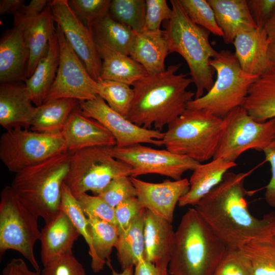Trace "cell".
<instances>
[{"mask_svg":"<svg viewBox=\"0 0 275 275\" xmlns=\"http://www.w3.org/2000/svg\"><path fill=\"white\" fill-rule=\"evenodd\" d=\"M251 172H228L221 182L195 205L228 249H239L248 241L272 231L275 226V213L260 219L249 209L244 182Z\"/></svg>","mask_w":275,"mask_h":275,"instance_id":"6da1fadb","label":"cell"},{"mask_svg":"<svg viewBox=\"0 0 275 275\" xmlns=\"http://www.w3.org/2000/svg\"><path fill=\"white\" fill-rule=\"evenodd\" d=\"M179 63L162 72L148 75L132 86L134 97L127 119L147 129L161 131L186 109L195 93L187 90L193 83L183 73H177Z\"/></svg>","mask_w":275,"mask_h":275,"instance_id":"7a4b0ae2","label":"cell"},{"mask_svg":"<svg viewBox=\"0 0 275 275\" xmlns=\"http://www.w3.org/2000/svg\"><path fill=\"white\" fill-rule=\"evenodd\" d=\"M227 251L195 208L183 215L175 231L170 275H214Z\"/></svg>","mask_w":275,"mask_h":275,"instance_id":"3957f363","label":"cell"},{"mask_svg":"<svg viewBox=\"0 0 275 275\" xmlns=\"http://www.w3.org/2000/svg\"><path fill=\"white\" fill-rule=\"evenodd\" d=\"M172 14L163 22L170 53L176 52L186 61L191 79L196 87L194 99L202 97L214 84V69L210 61L217 54L209 42L210 34L193 22L179 0H171Z\"/></svg>","mask_w":275,"mask_h":275,"instance_id":"277c9868","label":"cell"},{"mask_svg":"<svg viewBox=\"0 0 275 275\" xmlns=\"http://www.w3.org/2000/svg\"><path fill=\"white\" fill-rule=\"evenodd\" d=\"M71 153L63 152L15 173L11 187L22 203L45 223L59 211Z\"/></svg>","mask_w":275,"mask_h":275,"instance_id":"5b68a950","label":"cell"},{"mask_svg":"<svg viewBox=\"0 0 275 275\" xmlns=\"http://www.w3.org/2000/svg\"><path fill=\"white\" fill-rule=\"evenodd\" d=\"M223 128V118L204 109H186L168 125L162 142L169 151L201 163L213 159Z\"/></svg>","mask_w":275,"mask_h":275,"instance_id":"8992f818","label":"cell"},{"mask_svg":"<svg viewBox=\"0 0 275 275\" xmlns=\"http://www.w3.org/2000/svg\"><path fill=\"white\" fill-rule=\"evenodd\" d=\"M216 73L211 89L202 97L189 101V109H204L221 118L234 108L242 106L251 85L259 77L241 69L234 53L223 49L210 62Z\"/></svg>","mask_w":275,"mask_h":275,"instance_id":"52a82bcc","label":"cell"},{"mask_svg":"<svg viewBox=\"0 0 275 275\" xmlns=\"http://www.w3.org/2000/svg\"><path fill=\"white\" fill-rule=\"evenodd\" d=\"M113 147L95 146L71 153L64 183L75 197L88 191L98 195L114 179L130 176L131 167L113 156Z\"/></svg>","mask_w":275,"mask_h":275,"instance_id":"ba28073f","label":"cell"},{"mask_svg":"<svg viewBox=\"0 0 275 275\" xmlns=\"http://www.w3.org/2000/svg\"><path fill=\"white\" fill-rule=\"evenodd\" d=\"M39 217L20 200L11 186H6L1 193L0 257L12 250L20 253L35 270L41 272L34 254V247L40 240Z\"/></svg>","mask_w":275,"mask_h":275,"instance_id":"9c48e42d","label":"cell"},{"mask_svg":"<svg viewBox=\"0 0 275 275\" xmlns=\"http://www.w3.org/2000/svg\"><path fill=\"white\" fill-rule=\"evenodd\" d=\"M65 151H68L61 132L16 128L6 130L0 139V159L15 173Z\"/></svg>","mask_w":275,"mask_h":275,"instance_id":"30bf717a","label":"cell"},{"mask_svg":"<svg viewBox=\"0 0 275 275\" xmlns=\"http://www.w3.org/2000/svg\"><path fill=\"white\" fill-rule=\"evenodd\" d=\"M223 118V130L213 158L235 162L245 151H263L275 140V118L258 122L242 106H239Z\"/></svg>","mask_w":275,"mask_h":275,"instance_id":"8fae6325","label":"cell"},{"mask_svg":"<svg viewBox=\"0 0 275 275\" xmlns=\"http://www.w3.org/2000/svg\"><path fill=\"white\" fill-rule=\"evenodd\" d=\"M55 32L59 44V64L55 79L44 102L59 98L94 99L98 95L97 82L89 74L57 24Z\"/></svg>","mask_w":275,"mask_h":275,"instance_id":"7c38bea8","label":"cell"},{"mask_svg":"<svg viewBox=\"0 0 275 275\" xmlns=\"http://www.w3.org/2000/svg\"><path fill=\"white\" fill-rule=\"evenodd\" d=\"M113 156L131 167L130 177L149 174H158L174 179H182L183 174L194 171L200 163L187 156L172 153L167 149H156L136 144L112 148Z\"/></svg>","mask_w":275,"mask_h":275,"instance_id":"4fadbf2b","label":"cell"},{"mask_svg":"<svg viewBox=\"0 0 275 275\" xmlns=\"http://www.w3.org/2000/svg\"><path fill=\"white\" fill-rule=\"evenodd\" d=\"M79 107L84 115L99 122L112 134L118 147L136 144L163 146L164 132L136 125L113 109L99 95L92 100L79 101Z\"/></svg>","mask_w":275,"mask_h":275,"instance_id":"5bb4252c","label":"cell"},{"mask_svg":"<svg viewBox=\"0 0 275 275\" xmlns=\"http://www.w3.org/2000/svg\"><path fill=\"white\" fill-rule=\"evenodd\" d=\"M48 5L54 21L61 29L66 40L89 74L97 82L100 79L102 60L89 29L73 12L68 1H50Z\"/></svg>","mask_w":275,"mask_h":275,"instance_id":"9a60e30c","label":"cell"},{"mask_svg":"<svg viewBox=\"0 0 275 275\" xmlns=\"http://www.w3.org/2000/svg\"><path fill=\"white\" fill-rule=\"evenodd\" d=\"M130 179L142 207L172 223L176 205L189 189V180L182 178L151 183L135 177Z\"/></svg>","mask_w":275,"mask_h":275,"instance_id":"2e32d148","label":"cell"},{"mask_svg":"<svg viewBox=\"0 0 275 275\" xmlns=\"http://www.w3.org/2000/svg\"><path fill=\"white\" fill-rule=\"evenodd\" d=\"M61 132L70 153L89 147L116 145L112 134L99 122L84 115L79 105L70 115Z\"/></svg>","mask_w":275,"mask_h":275,"instance_id":"e0dca14e","label":"cell"},{"mask_svg":"<svg viewBox=\"0 0 275 275\" xmlns=\"http://www.w3.org/2000/svg\"><path fill=\"white\" fill-rule=\"evenodd\" d=\"M24 82H11L0 86V125L6 130L30 129L36 106Z\"/></svg>","mask_w":275,"mask_h":275,"instance_id":"ac0fdd59","label":"cell"},{"mask_svg":"<svg viewBox=\"0 0 275 275\" xmlns=\"http://www.w3.org/2000/svg\"><path fill=\"white\" fill-rule=\"evenodd\" d=\"M80 236L68 215L59 210L41 230V259L43 266L67 254H73L74 242Z\"/></svg>","mask_w":275,"mask_h":275,"instance_id":"d6986e66","label":"cell"},{"mask_svg":"<svg viewBox=\"0 0 275 275\" xmlns=\"http://www.w3.org/2000/svg\"><path fill=\"white\" fill-rule=\"evenodd\" d=\"M269 42L265 28L243 32L235 38L234 55L244 72L260 77L271 69L267 54Z\"/></svg>","mask_w":275,"mask_h":275,"instance_id":"ffe728a7","label":"cell"},{"mask_svg":"<svg viewBox=\"0 0 275 275\" xmlns=\"http://www.w3.org/2000/svg\"><path fill=\"white\" fill-rule=\"evenodd\" d=\"M29 50L21 30L14 27L7 30L0 40V83L24 81Z\"/></svg>","mask_w":275,"mask_h":275,"instance_id":"44dd1931","label":"cell"},{"mask_svg":"<svg viewBox=\"0 0 275 275\" xmlns=\"http://www.w3.org/2000/svg\"><path fill=\"white\" fill-rule=\"evenodd\" d=\"M207 1L213 10L225 44H233L238 34L258 28L251 15L247 0Z\"/></svg>","mask_w":275,"mask_h":275,"instance_id":"7402d4cb","label":"cell"},{"mask_svg":"<svg viewBox=\"0 0 275 275\" xmlns=\"http://www.w3.org/2000/svg\"><path fill=\"white\" fill-rule=\"evenodd\" d=\"M170 53L165 31L136 32L129 56L140 64L149 75L166 69L164 62Z\"/></svg>","mask_w":275,"mask_h":275,"instance_id":"603a6c76","label":"cell"},{"mask_svg":"<svg viewBox=\"0 0 275 275\" xmlns=\"http://www.w3.org/2000/svg\"><path fill=\"white\" fill-rule=\"evenodd\" d=\"M236 166L235 162L221 158H213L207 163L199 164L193 171L189 180V189L180 199L178 206H195L221 182L230 169Z\"/></svg>","mask_w":275,"mask_h":275,"instance_id":"cb8c5ba5","label":"cell"},{"mask_svg":"<svg viewBox=\"0 0 275 275\" xmlns=\"http://www.w3.org/2000/svg\"><path fill=\"white\" fill-rule=\"evenodd\" d=\"M54 22L51 8L48 4L40 14L19 29L23 33L30 53L27 78L33 74L39 61L48 50L49 40L55 32Z\"/></svg>","mask_w":275,"mask_h":275,"instance_id":"d4e9b609","label":"cell"},{"mask_svg":"<svg viewBox=\"0 0 275 275\" xmlns=\"http://www.w3.org/2000/svg\"><path fill=\"white\" fill-rule=\"evenodd\" d=\"M175 233L171 223L146 209L144 259L153 263L170 262Z\"/></svg>","mask_w":275,"mask_h":275,"instance_id":"484cf974","label":"cell"},{"mask_svg":"<svg viewBox=\"0 0 275 275\" xmlns=\"http://www.w3.org/2000/svg\"><path fill=\"white\" fill-rule=\"evenodd\" d=\"M60 58L59 44L56 32L51 37L48 50L38 64L33 74L24 83L35 106L45 101L55 79Z\"/></svg>","mask_w":275,"mask_h":275,"instance_id":"4316f807","label":"cell"},{"mask_svg":"<svg viewBox=\"0 0 275 275\" xmlns=\"http://www.w3.org/2000/svg\"><path fill=\"white\" fill-rule=\"evenodd\" d=\"M88 27L96 47L129 56L136 32L115 20L109 12Z\"/></svg>","mask_w":275,"mask_h":275,"instance_id":"83f0119b","label":"cell"},{"mask_svg":"<svg viewBox=\"0 0 275 275\" xmlns=\"http://www.w3.org/2000/svg\"><path fill=\"white\" fill-rule=\"evenodd\" d=\"M242 107L258 122L275 118V71L268 70L251 85Z\"/></svg>","mask_w":275,"mask_h":275,"instance_id":"f1b7e54d","label":"cell"},{"mask_svg":"<svg viewBox=\"0 0 275 275\" xmlns=\"http://www.w3.org/2000/svg\"><path fill=\"white\" fill-rule=\"evenodd\" d=\"M102 60L100 79L132 86L148 75L145 68L129 56L103 48L96 47Z\"/></svg>","mask_w":275,"mask_h":275,"instance_id":"f546056e","label":"cell"},{"mask_svg":"<svg viewBox=\"0 0 275 275\" xmlns=\"http://www.w3.org/2000/svg\"><path fill=\"white\" fill-rule=\"evenodd\" d=\"M79 101L72 98H59L44 102L36 106L30 129L44 133L61 132Z\"/></svg>","mask_w":275,"mask_h":275,"instance_id":"4dcf8cb0","label":"cell"},{"mask_svg":"<svg viewBox=\"0 0 275 275\" xmlns=\"http://www.w3.org/2000/svg\"><path fill=\"white\" fill-rule=\"evenodd\" d=\"M146 209L132 221L128 228L119 234L115 246L117 258L122 270L135 266L145 260L144 224Z\"/></svg>","mask_w":275,"mask_h":275,"instance_id":"1f68e13d","label":"cell"},{"mask_svg":"<svg viewBox=\"0 0 275 275\" xmlns=\"http://www.w3.org/2000/svg\"><path fill=\"white\" fill-rule=\"evenodd\" d=\"M239 249L248 260L254 275H275V235L272 231L248 241Z\"/></svg>","mask_w":275,"mask_h":275,"instance_id":"d6a6232c","label":"cell"},{"mask_svg":"<svg viewBox=\"0 0 275 275\" xmlns=\"http://www.w3.org/2000/svg\"><path fill=\"white\" fill-rule=\"evenodd\" d=\"M89 231L95 255L104 268L111 264V255L119 238L117 226L97 218H87Z\"/></svg>","mask_w":275,"mask_h":275,"instance_id":"836d02e7","label":"cell"},{"mask_svg":"<svg viewBox=\"0 0 275 275\" xmlns=\"http://www.w3.org/2000/svg\"><path fill=\"white\" fill-rule=\"evenodd\" d=\"M59 210L64 211L70 217L74 226L89 246V254L91 258V267L95 273L104 268L99 263L94 252L91 239L88 219L74 195L64 182L62 187V197Z\"/></svg>","mask_w":275,"mask_h":275,"instance_id":"e575fe53","label":"cell"},{"mask_svg":"<svg viewBox=\"0 0 275 275\" xmlns=\"http://www.w3.org/2000/svg\"><path fill=\"white\" fill-rule=\"evenodd\" d=\"M146 12V0H113L109 9L113 19L138 33L144 30Z\"/></svg>","mask_w":275,"mask_h":275,"instance_id":"d590c367","label":"cell"},{"mask_svg":"<svg viewBox=\"0 0 275 275\" xmlns=\"http://www.w3.org/2000/svg\"><path fill=\"white\" fill-rule=\"evenodd\" d=\"M98 95L114 111L127 118L134 92L131 86L114 80L97 81Z\"/></svg>","mask_w":275,"mask_h":275,"instance_id":"8d00e7d4","label":"cell"},{"mask_svg":"<svg viewBox=\"0 0 275 275\" xmlns=\"http://www.w3.org/2000/svg\"><path fill=\"white\" fill-rule=\"evenodd\" d=\"M190 19L214 35L223 37L214 12L207 0H179Z\"/></svg>","mask_w":275,"mask_h":275,"instance_id":"74e56055","label":"cell"},{"mask_svg":"<svg viewBox=\"0 0 275 275\" xmlns=\"http://www.w3.org/2000/svg\"><path fill=\"white\" fill-rule=\"evenodd\" d=\"M75 198L87 218H97L117 226L115 208L98 195L84 193Z\"/></svg>","mask_w":275,"mask_h":275,"instance_id":"f35d334b","label":"cell"},{"mask_svg":"<svg viewBox=\"0 0 275 275\" xmlns=\"http://www.w3.org/2000/svg\"><path fill=\"white\" fill-rule=\"evenodd\" d=\"M98 196L115 208L122 202L136 197V190L130 176H122L112 180Z\"/></svg>","mask_w":275,"mask_h":275,"instance_id":"ab89813d","label":"cell"},{"mask_svg":"<svg viewBox=\"0 0 275 275\" xmlns=\"http://www.w3.org/2000/svg\"><path fill=\"white\" fill-rule=\"evenodd\" d=\"M110 0H69V5L81 21L89 26L109 12Z\"/></svg>","mask_w":275,"mask_h":275,"instance_id":"60d3db41","label":"cell"},{"mask_svg":"<svg viewBox=\"0 0 275 275\" xmlns=\"http://www.w3.org/2000/svg\"><path fill=\"white\" fill-rule=\"evenodd\" d=\"M214 275H254L252 267L239 249H228Z\"/></svg>","mask_w":275,"mask_h":275,"instance_id":"b9f144b4","label":"cell"},{"mask_svg":"<svg viewBox=\"0 0 275 275\" xmlns=\"http://www.w3.org/2000/svg\"><path fill=\"white\" fill-rule=\"evenodd\" d=\"M146 12L144 31L155 32L160 29L161 23L170 19L172 8L166 0H146Z\"/></svg>","mask_w":275,"mask_h":275,"instance_id":"7bdbcfd3","label":"cell"},{"mask_svg":"<svg viewBox=\"0 0 275 275\" xmlns=\"http://www.w3.org/2000/svg\"><path fill=\"white\" fill-rule=\"evenodd\" d=\"M42 275H87L83 265L73 256L67 254L44 266Z\"/></svg>","mask_w":275,"mask_h":275,"instance_id":"ee69618b","label":"cell"},{"mask_svg":"<svg viewBox=\"0 0 275 275\" xmlns=\"http://www.w3.org/2000/svg\"><path fill=\"white\" fill-rule=\"evenodd\" d=\"M145 209L136 197L128 199L115 208V217L119 234L125 231L132 221Z\"/></svg>","mask_w":275,"mask_h":275,"instance_id":"f6af8a7d","label":"cell"},{"mask_svg":"<svg viewBox=\"0 0 275 275\" xmlns=\"http://www.w3.org/2000/svg\"><path fill=\"white\" fill-rule=\"evenodd\" d=\"M251 15L258 28H265L275 10V0H247Z\"/></svg>","mask_w":275,"mask_h":275,"instance_id":"bcb514c9","label":"cell"},{"mask_svg":"<svg viewBox=\"0 0 275 275\" xmlns=\"http://www.w3.org/2000/svg\"><path fill=\"white\" fill-rule=\"evenodd\" d=\"M50 1L32 0L24 5L14 15V27L20 29L27 21L40 14L47 7Z\"/></svg>","mask_w":275,"mask_h":275,"instance_id":"7dc6e473","label":"cell"},{"mask_svg":"<svg viewBox=\"0 0 275 275\" xmlns=\"http://www.w3.org/2000/svg\"><path fill=\"white\" fill-rule=\"evenodd\" d=\"M266 161L270 164L271 177L265 187L264 198L266 203L275 208V140L263 150Z\"/></svg>","mask_w":275,"mask_h":275,"instance_id":"c3c4849f","label":"cell"},{"mask_svg":"<svg viewBox=\"0 0 275 275\" xmlns=\"http://www.w3.org/2000/svg\"><path fill=\"white\" fill-rule=\"evenodd\" d=\"M169 261L153 263L144 260L134 266L133 275H168Z\"/></svg>","mask_w":275,"mask_h":275,"instance_id":"681fc988","label":"cell"},{"mask_svg":"<svg viewBox=\"0 0 275 275\" xmlns=\"http://www.w3.org/2000/svg\"><path fill=\"white\" fill-rule=\"evenodd\" d=\"M3 275H42L41 272L29 269L25 262L20 258H13L4 267Z\"/></svg>","mask_w":275,"mask_h":275,"instance_id":"f907efd6","label":"cell"},{"mask_svg":"<svg viewBox=\"0 0 275 275\" xmlns=\"http://www.w3.org/2000/svg\"><path fill=\"white\" fill-rule=\"evenodd\" d=\"M24 0H1L0 14L15 15L25 4Z\"/></svg>","mask_w":275,"mask_h":275,"instance_id":"816d5d0a","label":"cell"},{"mask_svg":"<svg viewBox=\"0 0 275 275\" xmlns=\"http://www.w3.org/2000/svg\"><path fill=\"white\" fill-rule=\"evenodd\" d=\"M267 54L270 69L275 71V39L269 40Z\"/></svg>","mask_w":275,"mask_h":275,"instance_id":"f5cc1de1","label":"cell"},{"mask_svg":"<svg viewBox=\"0 0 275 275\" xmlns=\"http://www.w3.org/2000/svg\"><path fill=\"white\" fill-rule=\"evenodd\" d=\"M265 29L269 40L275 39V10L267 23Z\"/></svg>","mask_w":275,"mask_h":275,"instance_id":"db71d44e","label":"cell"},{"mask_svg":"<svg viewBox=\"0 0 275 275\" xmlns=\"http://www.w3.org/2000/svg\"><path fill=\"white\" fill-rule=\"evenodd\" d=\"M111 270L112 275H133L134 270V266L132 265L122 270L121 272L116 271L112 267V265L109 266Z\"/></svg>","mask_w":275,"mask_h":275,"instance_id":"11a10c76","label":"cell"},{"mask_svg":"<svg viewBox=\"0 0 275 275\" xmlns=\"http://www.w3.org/2000/svg\"><path fill=\"white\" fill-rule=\"evenodd\" d=\"M272 232L275 235V226H274L273 228Z\"/></svg>","mask_w":275,"mask_h":275,"instance_id":"9f6ffc18","label":"cell"}]
</instances>
